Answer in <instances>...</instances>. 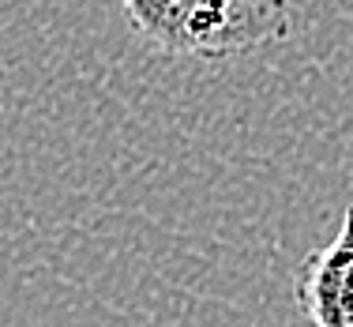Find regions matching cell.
<instances>
[{
	"label": "cell",
	"mask_w": 353,
	"mask_h": 327,
	"mask_svg": "<svg viewBox=\"0 0 353 327\" xmlns=\"http://www.w3.org/2000/svg\"><path fill=\"white\" fill-rule=\"evenodd\" d=\"M121 8L154 53L176 61H241L293 34L290 0H121Z\"/></svg>",
	"instance_id": "6da1fadb"
},
{
	"label": "cell",
	"mask_w": 353,
	"mask_h": 327,
	"mask_svg": "<svg viewBox=\"0 0 353 327\" xmlns=\"http://www.w3.org/2000/svg\"><path fill=\"white\" fill-rule=\"evenodd\" d=\"M293 301L312 327H353V204L331 245L312 248L293 271Z\"/></svg>",
	"instance_id": "7a4b0ae2"
}]
</instances>
